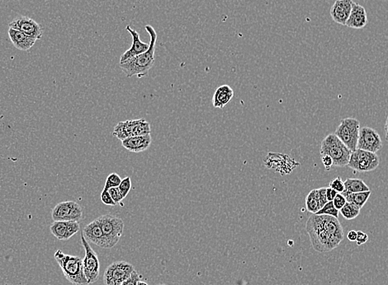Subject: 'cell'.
Returning a JSON list of instances; mask_svg holds the SVG:
<instances>
[{"label": "cell", "mask_w": 388, "mask_h": 285, "mask_svg": "<svg viewBox=\"0 0 388 285\" xmlns=\"http://www.w3.org/2000/svg\"><path fill=\"white\" fill-rule=\"evenodd\" d=\"M7 33L12 45L20 51H29L36 43V40L31 38L24 33H22V31H17L16 29L9 27Z\"/></svg>", "instance_id": "44dd1931"}, {"label": "cell", "mask_w": 388, "mask_h": 285, "mask_svg": "<svg viewBox=\"0 0 388 285\" xmlns=\"http://www.w3.org/2000/svg\"><path fill=\"white\" fill-rule=\"evenodd\" d=\"M101 227L104 237L109 244V249L115 247L119 243V240L124 230V222L122 218L117 216L107 214L96 218Z\"/></svg>", "instance_id": "5b68a950"}, {"label": "cell", "mask_w": 388, "mask_h": 285, "mask_svg": "<svg viewBox=\"0 0 388 285\" xmlns=\"http://www.w3.org/2000/svg\"><path fill=\"white\" fill-rule=\"evenodd\" d=\"M353 0H336L330 8V14L334 22L345 26L352 11Z\"/></svg>", "instance_id": "2e32d148"}, {"label": "cell", "mask_w": 388, "mask_h": 285, "mask_svg": "<svg viewBox=\"0 0 388 285\" xmlns=\"http://www.w3.org/2000/svg\"><path fill=\"white\" fill-rule=\"evenodd\" d=\"M140 281V276L137 271H134L130 275V277L124 281L121 285H137L138 281Z\"/></svg>", "instance_id": "d6a6232c"}, {"label": "cell", "mask_w": 388, "mask_h": 285, "mask_svg": "<svg viewBox=\"0 0 388 285\" xmlns=\"http://www.w3.org/2000/svg\"><path fill=\"white\" fill-rule=\"evenodd\" d=\"M384 132H385V138H386L387 141H388V115L387 116L386 124H385V127H384Z\"/></svg>", "instance_id": "74e56055"}, {"label": "cell", "mask_w": 388, "mask_h": 285, "mask_svg": "<svg viewBox=\"0 0 388 285\" xmlns=\"http://www.w3.org/2000/svg\"><path fill=\"white\" fill-rule=\"evenodd\" d=\"M379 164L380 158L378 154L357 149L351 153L347 167L359 173H368L377 169Z\"/></svg>", "instance_id": "ba28073f"}, {"label": "cell", "mask_w": 388, "mask_h": 285, "mask_svg": "<svg viewBox=\"0 0 388 285\" xmlns=\"http://www.w3.org/2000/svg\"><path fill=\"white\" fill-rule=\"evenodd\" d=\"M134 271V266L127 261L114 262L104 271V285H121L130 277Z\"/></svg>", "instance_id": "9c48e42d"}, {"label": "cell", "mask_w": 388, "mask_h": 285, "mask_svg": "<svg viewBox=\"0 0 388 285\" xmlns=\"http://www.w3.org/2000/svg\"><path fill=\"white\" fill-rule=\"evenodd\" d=\"M152 143V138L150 134L146 135H139L133 136L124 139L122 141L123 146L128 151L132 153H140L149 149Z\"/></svg>", "instance_id": "d6986e66"}, {"label": "cell", "mask_w": 388, "mask_h": 285, "mask_svg": "<svg viewBox=\"0 0 388 285\" xmlns=\"http://www.w3.org/2000/svg\"><path fill=\"white\" fill-rule=\"evenodd\" d=\"M368 241H369L368 234L362 232V231H358L357 239H356V243H357L358 246L365 244Z\"/></svg>", "instance_id": "836d02e7"}, {"label": "cell", "mask_w": 388, "mask_h": 285, "mask_svg": "<svg viewBox=\"0 0 388 285\" xmlns=\"http://www.w3.org/2000/svg\"><path fill=\"white\" fill-rule=\"evenodd\" d=\"M326 188L314 189L306 195V210L315 214L328 202L326 199Z\"/></svg>", "instance_id": "ac0fdd59"}, {"label": "cell", "mask_w": 388, "mask_h": 285, "mask_svg": "<svg viewBox=\"0 0 388 285\" xmlns=\"http://www.w3.org/2000/svg\"><path fill=\"white\" fill-rule=\"evenodd\" d=\"M80 229V223L74 221H54L50 227L51 234L60 241L70 239Z\"/></svg>", "instance_id": "5bb4252c"}, {"label": "cell", "mask_w": 388, "mask_h": 285, "mask_svg": "<svg viewBox=\"0 0 388 285\" xmlns=\"http://www.w3.org/2000/svg\"><path fill=\"white\" fill-rule=\"evenodd\" d=\"M137 285H148V284L145 283L143 281H138Z\"/></svg>", "instance_id": "f35d334b"}, {"label": "cell", "mask_w": 388, "mask_h": 285, "mask_svg": "<svg viewBox=\"0 0 388 285\" xmlns=\"http://www.w3.org/2000/svg\"><path fill=\"white\" fill-rule=\"evenodd\" d=\"M360 210H361V209L358 208L355 204L350 203V202H347V203L344 205V207L340 209V213H341V215H342L345 219H347V220H352V219H355V218H357L358 216L359 215V213H360Z\"/></svg>", "instance_id": "d4e9b609"}, {"label": "cell", "mask_w": 388, "mask_h": 285, "mask_svg": "<svg viewBox=\"0 0 388 285\" xmlns=\"http://www.w3.org/2000/svg\"><path fill=\"white\" fill-rule=\"evenodd\" d=\"M321 158L326 170H330V168L333 166L332 158H330V156L328 155L321 156Z\"/></svg>", "instance_id": "e575fe53"}, {"label": "cell", "mask_w": 388, "mask_h": 285, "mask_svg": "<svg viewBox=\"0 0 388 285\" xmlns=\"http://www.w3.org/2000/svg\"><path fill=\"white\" fill-rule=\"evenodd\" d=\"M352 152L335 134H330L321 142V156L328 155L332 158L333 166L347 167Z\"/></svg>", "instance_id": "277c9868"}, {"label": "cell", "mask_w": 388, "mask_h": 285, "mask_svg": "<svg viewBox=\"0 0 388 285\" xmlns=\"http://www.w3.org/2000/svg\"><path fill=\"white\" fill-rule=\"evenodd\" d=\"M82 234L88 242H91L101 248L109 249L106 238L104 237L101 227L96 219L85 226V228L83 229Z\"/></svg>", "instance_id": "e0dca14e"}, {"label": "cell", "mask_w": 388, "mask_h": 285, "mask_svg": "<svg viewBox=\"0 0 388 285\" xmlns=\"http://www.w3.org/2000/svg\"><path fill=\"white\" fill-rule=\"evenodd\" d=\"M368 24V14L364 7L358 2L353 3L352 11L345 26L354 29H362Z\"/></svg>", "instance_id": "ffe728a7"}, {"label": "cell", "mask_w": 388, "mask_h": 285, "mask_svg": "<svg viewBox=\"0 0 388 285\" xmlns=\"http://www.w3.org/2000/svg\"><path fill=\"white\" fill-rule=\"evenodd\" d=\"M234 97V90L229 85H222L215 92L212 97V105L215 108H223Z\"/></svg>", "instance_id": "7402d4cb"}, {"label": "cell", "mask_w": 388, "mask_h": 285, "mask_svg": "<svg viewBox=\"0 0 388 285\" xmlns=\"http://www.w3.org/2000/svg\"><path fill=\"white\" fill-rule=\"evenodd\" d=\"M100 198H101L102 202L104 204H106V205H109V206H115V205H117L116 203L114 202V199H113L111 195L109 194V190H103Z\"/></svg>", "instance_id": "1f68e13d"}, {"label": "cell", "mask_w": 388, "mask_h": 285, "mask_svg": "<svg viewBox=\"0 0 388 285\" xmlns=\"http://www.w3.org/2000/svg\"><path fill=\"white\" fill-rule=\"evenodd\" d=\"M330 187L336 190L338 193H342L345 190V183L343 182L342 178L338 177L330 182Z\"/></svg>", "instance_id": "f1b7e54d"}, {"label": "cell", "mask_w": 388, "mask_h": 285, "mask_svg": "<svg viewBox=\"0 0 388 285\" xmlns=\"http://www.w3.org/2000/svg\"><path fill=\"white\" fill-rule=\"evenodd\" d=\"M360 122L353 117L345 118L340 121V124L335 130V134L345 146L354 152L357 149Z\"/></svg>", "instance_id": "8992f818"}, {"label": "cell", "mask_w": 388, "mask_h": 285, "mask_svg": "<svg viewBox=\"0 0 388 285\" xmlns=\"http://www.w3.org/2000/svg\"><path fill=\"white\" fill-rule=\"evenodd\" d=\"M126 30L130 34V36L132 37V44H131L130 49H128V51H125L123 55H121L120 64L145 52L149 47V43H145V42L140 41V34L138 33L135 30L131 28L130 26H127Z\"/></svg>", "instance_id": "9a60e30c"}, {"label": "cell", "mask_w": 388, "mask_h": 285, "mask_svg": "<svg viewBox=\"0 0 388 285\" xmlns=\"http://www.w3.org/2000/svg\"><path fill=\"white\" fill-rule=\"evenodd\" d=\"M109 194L111 195L112 198L114 199V202L117 204H121V202L123 201V194L121 193L119 187H113L109 190Z\"/></svg>", "instance_id": "f546056e"}, {"label": "cell", "mask_w": 388, "mask_h": 285, "mask_svg": "<svg viewBox=\"0 0 388 285\" xmlns=\"http://www.w3.org/2000/svg\"><path fill=\"white\" fill-rule=\"evenodd\" d=\"M315 214H317V215L332 216V217L338 218H339V214H340V210H338L337 208H335L334 204H333V201H328Z\"/></svg>", "instance_id": "484cf974"}, {"label": "cell", "mask_w": 388, "mask_h": 285, "mask_svg": "<svg viewBox=\"0 0 388 285\" xmlns=\"http://www.w3.org/2000/svg\"><path fill=\"white\" fill-rule=\"evenodd\" d=\"M345 183V190L341 193L343 195H348V194H353V193H359V192L369 191L370 190L369 187L367 186L366 183L361 179L357 178H347L344 182Z\"/></svg>", "instance_id": "603a6c76"}, {"label": "cell", "mask_w": 388, "mask_h": 285, "mask_svg": "<svg viewBox=\"0 0 388 285\" xmlns=\"http://www.w3.org/2000/svg\"><path fill=\"white\" fill-rule=\"evenodd\" d=\"M347 238L350 242H356V239H357V231L350 230L348 233Z\"/></svg>", "instance_id": "8d00e7d4"}, {"label": "cell", "mask_w": 388, "mask_h": 285, "mask_svg": "<svg viewBox=\"0 0 388 285\" xmlns=\"http://www.w3.org/2000/svg\"><path fill=\"white\" fill-rule=\"evenodd\" d=\"M81 243L85 249V257L83 259V266L85 277L89 284H94L98 281L100 272V263L99 257L94 250L92 248L84 235H81Z\"/></svg>", "instance_id": "30bf717a"}, {"label": "cell", "mask_w": 388, "mask_h": 285, "mask_svg": "<svg viewBox=\"0 0 388 285\" xmlns=\"http://www.w3.org/2000/svg\"><path fill=\"white\" fill-rule=\"evenodd\" d=\"M164 285V284H161V285Z\"/></svg>", "instance_id": "ab89813d"}, {"label": "cell", "mask_w": 388, "mask_h": 285, "mask_svg": "<svg viewBox=\"0 0 388 285\" xmlns=\"http://www.w3.org/2000/svg\"><path fill=\"white\" fill-rule=\"evenodd\" d=\"M150 124L145 119H138L121 121L114 127L113 134L123 141L130 137L150 134Z\"/></svg>", "instance_id": "52a82bcc"}, {"label": "cell", "mask_w": 388, "mask_h": 285, "mask_svg": "<svg viewBox=\"0 0 388 285\" xmlns=\"http://www.w3.org/2000/svg\"><path fill=\"white\" fill-rule=\"evenodd\" d=\"M9 27L22 31V33L36 41L40 40L43 35V30L41 25L31 17L26 16L17 17L12 21L9 23Z\"/></svg>", "instance_id": "4fadbf2b"}, {"label": "cell", "mask_w": 388, "mask_h": 285, "mask_svg": "<svg viewBox=\"0 0 388 285\" xmlns=\"http://www.w3.org/2000/svg\"><path fill=\"white\" fill-rule=\"evenodd\" d=\"M54 257L63 275L70 283L74 285H90L85 277L81 257L65 254L61 250H57Z\"/></svg>", "instance_id": "3957f363"}, {"label": "cell", "mask_w": 388, "mask_h": 285, "mask_svg": "<svg viewBox=\"0 0 388 285\" xmlns=\"http://www.w3.org/2000/svg\"><path fill=\"white\" fill-rule=\"evenodd\" d=\"M346 203H347L346 198L341 193H338L337 195L335 197V199H333V204L335 208H337L338 210H340Z\"/></svg>", "instance_id": "4dcf8cb0"}, {"label": "cell", "mask_w": 388, "mask_h": 285, "mask_svg": "<svg viewBox=\"0 0 388 285\" xmlns=\"http://www.w3.org/2000/svg\"><path fill=\"white\" fill-rule=\"evenodd\" d=\"M338 192L332 188H326V199L328 201H333V199H335V197L337 195Z\"/></svg>", "instance_id": "d590c367"}, {"label": "cell", "mask_w": 388, "mask_h": 285, "mask_svg": "<svg viewBox=\"0 0 388 285\" xmlns=\"http://www.w3.org/2000/svg\"><path fill=\"white\" fill-rule=\"evenodd\" d=\"M370 195H371V190H369V191L359 192V193L348 194L345 196V198H346L347 202L355 204L358 208L361 209L364 206V204H366Z\"/></svg>", "instance_id": "cb8c5ba5"}, {"label": "cell", "mask_w": 388, "mask_h": 285, "mask_svg": "<svg viewBox=\"0 0 388 285\" xmlns=\"http://www.w3.org/2000/svg\"><path fill=\"white\" fill-rule=\"evenodd\" d=\"M119 190H120L121 193L123 194V198H126L128 196L129 192L131 190V180L130 178L127 177L122 180L121 184L119 185Z\"/></svg>", "instance_id": "83f0119b"}, {"label": "cell", "mask_w": 388, "mask_h": 285, "mask_svg": "<svg viewBox=\"0 0 388 285\" xmlns=\"http://www.w3.org/2000/svg\"><path fill=\"white\" fill-rule=\"evenodd\" d=\"M145 29L150 37L149 49L145 52L120 64V68L127 77L136 76L138 79L145 77L148 75L149 70L154 66L157 33L154 27L150 25H146Z\"/></svg>", "instance_id": "7a4b0ae2"}, {"label": "cell", "mask_w": 388, "mask_h": 285, "mask_svg": "<svg viewBox=\"0 0 388 285\" xmlns=\"http://www.w3.org/2000/svg\"><path fill=\"white\" fill-rule=\"evenodd\" d=\"M357 149L377 154V152L383 149L381 136L373 128L367 126L360 128Z\"/></svg>", "instance_id": "7c38bea8"}, {"label": "cell", "mask_w": 388, "mask_h": 285, "mask_svg": "<svg viewBox=\"0 0 388 285\" xmlns=\"http://www.w3.org/2000/svg\"><path fill=\"white\" fill-rule=\"evenodd\" d=\"M311 246L320 253L330 252L344 240V229L338 218L329 215L313 214L306 224Z\"/></svg>", "instance_id": "6da1fadb"}, {"label": "cell", "mask_w": 388, "mask_h": 285, "mask_svg": "<svg viewBox=\"0 0 388 285\" xmlns=\"http://www.w3.org/2000/svg\"><path fill=\"white\" fill-rule=\"evenodd\" d=\"M121 182H122V178H120L119 174L111 173L107 178L104 190H109L110 188H113V187H119Z\"/></svg>", "instance_id": "4316f807"}, {"label": "cell", "mask_w": 388, "mask_h": 285, "mask_svg": "<svg viewBox=\"0 0 388 285\" xmlns=\"http://www.w3.org/2000/svg\"><path fill=\"white\" fill-rule=\"evenodd\" d=\"M82 217V207L75 201L60 202L51 212L53 221H74L80 223Z\"/></svg>", "instance_id": "8fae6325"}]
</instances>
